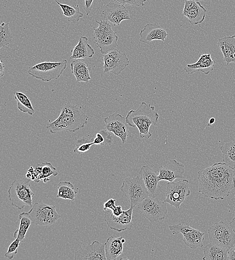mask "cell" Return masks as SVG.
<instances>
[{"label":"cell","instance_id":"cb8c5ba5","mask_svg":"<svg viewBox=\"0 0 235 260\" xmlns=\"http://www.w3.org/2000/svg\"><path fill=\"white\" fill-rule=\"evenodd\" d=\"M217 45L222 52L226 64L235 63V35L218 38Z\"/></svg>","mask_w":235,"mask_h":260},{"label":"cell","instance_id":"ba28073f","mask_svg":"<svg viewBox=\"0 0 235 260\" xmlns=\"http://www.w3.org/2000/svg\"><path fill=\"white\" fill-rule=\"evenodd\" d=\"M211 243L229 250L235 244V233L229 224L222 220L216 222L208 230Z\"/></svg>","mask_w":235,"mask_h":260},{"label":"cell","instance_id":"60d3db41","mask_svg":"<svg viewBox=\"0 0 235 260\" xmlns=\"http://www.w3.org/2000/svg\"><path fill=\"white\" fill-rule=\"evenodd\" d=\"M112 214L115 216H118L120 215L123 212V210L122 209V206L120 205L116 206V207L112 210Z\"/></svg>","mask_w":235,"mask_h":260},{"label":"cell","instance_id":"7bdbcfd3","mask_svg":"<svg viewBox=\"0 0 235 260\" xmlns=\"http://www.w3.org/2000/svg\"><path fill=\"white\" fill-rule=\"evenodd\" d=\"M5 66L3 64L2 61H0V78H2L4 75V68Z\"/></svg>","mask_w":235,"mask_h":260},{"label":"cell","instance_id":"ac0fdd59","mask_svg":"<svg viewBox=\"0 0 235 260\" xmlns=\"http://www.w3.org/2000/svg\"><path fill=\"white\" fill-rule=\"evenodd\" d=\"M184 172L183 164L175 160H171L165 165L159 167L158 180L159 182H173L175 179L183 178Z\"/></svg>","mask_w":235,"mask_h":260},{"label":"cell","instance_id":"484cf974","mask_svg":"<svg viewBox=\"0 0 235 260\" xmlns=\"http://www.w3.org/2000/svg\"><path fill=\"white\" fill-rule=\"evenodd\" d=\"M88 40L87 37L80 36L78 44L71 50L72 55L70 59L86 58L94 56V50L88 44Z\"/></svg>","mask_w":235,"mask_h":260},{"label":"cell","instance_id":"277c9868","mask_svg":"<svg viewBox=\"0 0 235 260\" xmlns=\"http://www.w3.org/2000/svg\"><path fill=\"white\" fill-rule=\"evenodd\" d=\"M31 180L26 176L21 180H14L8 192L12 206L20 210L25 206H32L34 193L31 189Z\"/></svg>","mask_w":235,"mask_h":260},{"label":"cell","instance_id":"d4e9b609","mask_svg":"<svg viewBox=\"0 0 235 260\" xmlns=\"http://www.w3.org/2000/svg\"><path fill=\"white\" fill-rule=\"evenodd\" d=\"M125 242L122 236H109L105 243V254L107 260H115L123 253V244Z\"/></svg>","mask_w":235,"mask_h":260},{"label":"cell","instance_id":"2e32d148","mask_svg":"<svg viewBox=\"0 0 235 260\" xmlns=\"http://www.w3.org/2000/svg\"><path fill=\"white\" fill-rule=\"evenodd\" d=\"M74 256L75 260H106L105 243L94 240L91 244H83Z\"/></svg>","mask_w":235,"mask_h":260},{"label":"cell","instance_id":"f6af8a7d","mask_svg":"<svg viewBox=\"0 0 235 260\" xmlns=\"http://www.w3.org/2000/svg\"><path fill=\"white\" fill-rule=\"evenodd\" d=\"M215 118H211L208 122L207 126H210L212 125L215 122Z\"/></svg>","mask_w":235,"mask_h":260},{"label":"cell","instance_id":"7dc6e473","mask_svg":"<svg viewBox=\"0 0 235 260\" xmlns=\"http://www.w3.org/2000/svg\"></svg>","mask_w":235,"mask_h":260},{"label":"cell","instance_id":"5b68a950","mask_svg":"<svg viewBox=\"0 0 235 260\" xmlns=\"http://www.w3.org/2000/svg\"><path fill=\"white\" fill-rule=\"evenodd\" d=\"M96 22L98 26L93 29L94 40L101 54H105L116 48L118 36L109 22L100 20Z\"/></svg>","mask_w":235,"mask_h":260},{"label":"cell","instance_id":"bcb514c9","mask_svg":"<svg viewBox=\"0 0 235 260\" xmlns=\"http://www.w3.org/2000/svg\"><path fill=\"white\" fill-rule=\"evenodd\" d=\"M182 0L185 1V0ZM195 0L198 1V0Z\"/></svg>","mask_w":235,"mask_h":260},{"label":"cell","instance_id":"e575fe53","mask_svg":"<svg viewBox=\"0 0 235 260\" xmlns=\"http://www.w3.org/2000/svg\"><path fill=\"white\" fill-rule=\"evenodd\" d=\"M9 22H3L0 26V48L9 44L13 40Z\"/></svg>","mask_w":235,"mask_h":260},{"label":"cell","instance_id":"f546056e","mask_svg":"<svg viewBox=\"0 0 235 260\" xmlns=\"http://www.w3.org/2000/svg\"><path fill=\"white\" fill-rule=\"evenodd\" d=\"M220 150L223 162L232 169L235 168V142L224 143Z\"/></svg>","mask_w":235,"mask_h":260},{"label":"cell","instance_id":"83f0119b","mask_svg":"<svg viewBox=\"0 0 235 260\" xmlns=\"http://www.w3.org/2000/svg\"><path fill=\"white\" fill-rule=\"evenodd\" d=\"M228 250L213 244H206L203 250V260H226L228 259Z\"/></svg>","mask_w":235,"mask_h":260},{"label":"cell","instance_id":"4fadbf2b","mask_svg":"<svg viewBox=\"0 0 235 260\" xmlns=\"http://www.w3.org/2000/svg\"><path fill=\"white\" fill-rule=\"evenodd\" d=\"M103 72L119 74L129 64L130 62L126 55L117 48L103 56Z\"/></svg>","mask_w":235,"mask_h":260},{"label":"cell","instance_id":"7c38bea8","mask_svg":"<svg viewBox=\"0 0 235 260\" xmlns=\"http://www.w3.org/2000/svg\"><path fill=\"white\" fill-rule=\"evenodd\" d=\"M168 228L173 234H181L183 241L188 247L196 249L203 246L204 233L191 227L187 223H178L169 225Z\"/></svg>","mask_w":235,"mask_h":260},{"label":"cell","instance_id":"9a60e30c","mask_svg":"<svg viewBox=\"0 0 235 260\" xmlns=\"http://www.w3.org/2000/svg\"><path fill=\"white\" fill-rule=\"evenodd\" d=\"M106 130L112 132L122 140V144L127 141L129 135L128 124L126 118L115 112L104 119Z\"/></svg>","mask_w":235,"mask_h":260},{"label":"cell","instance_id":"d590c367","mask_svg":"<svg viewBox=\"0 0 235 260\" xmlns=\"http://www.w3.org/2000/svg\"><path fill=\"white\" fill-rule=\"evenodd\" d=\"M92 145H93L92 142H90L87 138L81 137L76 142L74 152L78 154H82L88 151Z\"/></svg>","mask_w":235,"mask_h":260},{"label":"cell","instance_id":"d6a6232c","mask_svg":"<svg viewBox=\"0 0 235 260\" xmlns=\"http://www.w3.org/2000/svg\"><path fill=\"white\" fill-rule=\"evenodd\" d=\"M77 194V192L71 182L64 181L59 182L57 198L74 200Z\"/></svg>","mask_w":235,"mask_h":260},{"label":"cell","instance_id":"d6986e66","mask_svg":"<svg viewBox=\"0 0 235 260\" xmlns=\"http://www.w3.org/2000/svg\"><path fill=\"white\" fill-rule=\"evenodd\" d=\"M206 12L205 8L198 1H185L182 14L192 26L202 23L205 20Z\"/></svg>","mask_w":235,"mask_h":260},{"label":"cell","instance_id":"ee69618b","mask_svg":"<svg viewBox=\"0 0 235 260\" xmlns=\"http://www.w3.org/2000/svg\"><path fill=\"white\" fill-rule=\"evenodd\" d=\"M228 224L231 227L232 229L235 233V216L233 217L231 221Z\"/></svg>","mask_w":235,"mask_h":260},{"label":"cell","instance_id":"f1b7e54d","mask_svg":"<svg viewBox=\"0 0 235 260\" xmlns=\"http://www.w3.org/2000/svg\"><path fill=\"white\" fill-rule=\"evenodd\" d=\"M62 10L63 15L67 18L69 22L76 23L79 22L84 14L80 11L78 4L70 6L67 4L60 3L55 0Z\"/></svg>","mask_w":235,"mask_h":260},{"label":"cell","instance_id":"5bb4252c","mask_svg":"<svg viewBox=\"0 0 235 260\" xmlns=\"http://www.w3.org/2000/svg\"><path fill=\"white\" fill-rule=\"evenodd\" d=\"M133 208H130L118 216H114L110 210H105L104 220L108 226L118 232L131 230L133 226L132 213Z\"/></svg>","mask_w":235,"mask_h":260},{"label":"cell","instance_id":"3957f363","mask_svg":"<svg viewBox=\"0 0 235 260\" xmlns=\"http://www.w3.org/2000/svg\"><path fill=\"white\" fill-rule=\"evenodd\" d=\"M159 117L154 106L143 102L137 109L128 112L126 119L128 126L138 128L140 138H149L152 136L149 128L151 125L156 124Z\"/></svg>","mask_w":235,"mask_h":260},{"label":"cell","instance_id":"30bf717a","mask_svg":"<svg viewBox=\"0 0 235 260\" xmlns=\"http://www.w3.org/2000/svg\"><path fill=\"white\" fill-rule=\"evenodd\" d=\"M137 209L151 222L164 220L167 213L166 202L149 196L137 206Z\"/></svg>","mask_w":235,"mask_h":260},{"label":"cell","instance_id":"8992f818","mask_svg":"<svg viewBox=\"0 0 235 260\" xmlns=\"http://www.w3.org/2000/svg\"><path fill=\"white\" fill-rule=\"evenodd\" d=\"M67 60L52 62L45 61L30 67L28 74L33 78L43 81L57 80L67 68Z\"/></svg>","mask_w":235,"mask_h":260},{"label":"cell","instance_id":"b9f144b4","mask_svg":"<svg viewBox=\"0 0 235 260\" xmlns=\"http://www.w3.org/2000/svg\"><path fill=\"white\" fill-rule=\"evenodd\" d=\"M227 260H235V246H233L228 250Z\"/></svg>","mask_w":235,"mask_h":260},{"label":"cell","instance_id":"ab89813d","mask_svg":"<svg viewBox=\"0 0 235 260\" xmlns=\"http://www.w3.org/2000/svg\"><path fill=\"white\" fill-rule=\"evenodd\" d=\"M94 0H84L85 4L84 10L88 16L92 10L93 3Z\"/></svg>","mask_w":235,"mask_h":260},{"label":"cell","instance_id":"8d00e7d4","mask_svg":"<svg viewBox=\"0 0 235 260\" xmlns=\"http://www.w3.org/2000/svg\"><path fill=\"white\" fill-rule=\"evenodd\" d=\"M20 242L21 241L18 238H15V240L11 242L9 246L5 256L10 260L13 259L17 254Z\"/></svg>","mask_w":235,"mask_h":260},{"label":"cell","instance_id":"7a4b0ae2","mask_svg":"<svg viewBox=\"0 0 235 260\" xmlns=\"http://www.w3.org/2000/svg\"><path fill=\"white\" fill-rule=\"evenodd\" d=\"M88 118L81 106L67 102L62 107L58 118L47 124L46 128L53 134L62 131L75 132L84 127Z\"/></svg>","mask_w":235,"mask_h":260},{"label":"cell","instance_id":"4dcf8cb0","mask_svg":"<svg viewBox=\"0 0 235 260\" xmlns=\"http://www.w3.org/2000/svg\"><path fill=\"white\" fill-rule=\"evenodd\" d=\"M19 216L20 226L19 228L15 232L14 237L15 238H18L21 242H23L27 231L32 222L28 212H23L19 214Z\"/></svg>","mask_w":235,"mask_h":260},{"label":"cell","instance_id":"52a82bcc","mask_svg":"<svg viewBox=\"0 0 235 260\" xmlns=\"http://www.w3.org/2000/svg\"><path fill=\"white\" fill-rule=\"evenodd\" d=\"M120 190L128 199L130 206L133 208L149 196L144 182L139 174L133 178L127 177Z\"/></svg>","mask_w":235,"mask_h":260},{"label":"cell","instance_id":"6da1fadb","mask_svg":"<svg viewBox=\"0 0 235 260\" xmlns=\"http://www.w3.org/2000/svg\"><path fill=\"white\" fill-rule=\"evenodd\" d=\"M198 192L215 200H223L235 188V171L218 162L197 172Z\"/></svg>","mask_w":235,"mask_h":260},{"label":"cell","instance_id":"f35d334b","mask_svg":"<svg viewBox=\"0 0 235 260\" xmlns=\"http://www.w3.org/2000/svg\"><path fill=\"white\" fill-rule=\"evenodd\" d=\"M116 199L110 198L105 202L103 204V210H112L116 207L115 202Z\"/></svg>","mask_w":235,"mask_h":260},{"label":"cell","instance_id":"7402d4cb","mask_svg":"<svg viewBox=\"0 0 235 260\" xmlns=\"http://www.w3.org/2000/svg\"><path fill=\"white\" fill-rule=\"evenodd\" d=\"M215 64V61L212 59L210 54H204L199 55L198 60L195 63L187 64L184 70L189 74L197 72L208 74L213 70Z\"/></svg>","mask_w":235,"mask_h":260},{"label":"cell","instance_id":"1f68e13d","mask_svg":"<svg viewBox=\"0 0 235 260\" xmlns=\"http://www.w3.org/2000/svg\"><path fill=\"white\" fill-rule=\"evenodd\" d=\"M14 96L17 102L18 109L24 112L33 116L35 112L30 98L22 92H14Z\"/></svg>","mask_w":235,"mask_h":260},{"label":"cell","instance_id":"836d02e7","mask_svg":"<svg viewBox=\"0 0 235 260\" xmlns=\"http://www.w3.org/2000/svg\"><path fill=\"white\" fill-rule=\"evenodd\" d=\"M113 142V136L110 132L107 130H102L96 134L92 142L96 145L110 146Z\"/></svg>","mask_w":235,"mask_h":260},{"label":"cell","instance_id":"9c48e42d","mask_svg":"<svg viewBox=\"0 0 235 260\" xmlns=\"http://www.w3.org/2000/svg\"><path fill=\"white\" fill-rule=\"evenodd\" d=\"M28 213L32 224L38 226L53 224L61 218L54 206L42 202L34 204Z\"/></svg>","mask_w":235,"mask_h":260},{"label":"cell","instance_id":"e0dca14e","mask_svg":"<svg viewBox=\"0 0 235 260\" xmlns=\"http://www.w3.org/2000/svg\"><path fill=\"white\" fill-rule=\"evenodd\" d=\"M102 13L105 20L110 22L114 26H119L124 20L130 19L129 12L125 6L115 2L107 4Z\"/></svg>","mask_w":235,"mask_h":260},{"label":"cell","instance_id":"74e56055","mask_svg":"<svg viewBox=\"0 0 235 260\" xmlns=\"http://www.w3.org/2000/svg\"><path fill=\"white\" fill-rule=\"evenodd\" d=\"M114 2L124 6H143L147 0H113Z\"/></svg>","mask_w":235,"mask_h":260},{"label":"cell","instance_id":"603a6c76","mask_svg":"<svg viewBox=\"0 0 235 260\" xmlns=\"http://www.w3.org/2000/svg\"><path fill=\"white\" fill-rule=\"evenodd\" d=\"M28 172L31 174V180L36 182L43 180L44 183H46L50 180V176L52 175L56 176L58 174L52 164L47 162L41 164H38L35 168L31 166Z\"/></svg>","mask_w":235,"mask_h":260},{"label":"cell","instance_id":"ffe728a7","mask_svg":"<svg viewBox=\"0 0 235 260\" xmlns=\"http://www.w3.org/2000/svg\"><path fill=\"white\" fill-rule=\"evenodd\" d=\"M138 174L144 182L148 196L157 197L160 194L161 188L158 184L159 181L156 172L148 165H144L141 168Z\"/></svg>","mask_w":235,"mask_h":260},{"label":"cell","instance_id":"44dd1931","mask_svg":"<svg viewBox=\"0 0 235 260\" xmlns=\"http://www.w3.org/2000/svg\"><path fill=\"white\" fill-rule=\"evenodd\" d=\"M139 36L140 42L149 44L154 40L164 42L168 34L160 25L155 23H149L147 24L141 30Z\"/></svg>","mask_w":235,"mask_h":260},{"label":"cell","instance_id":"4316f807","mask_svg":"<svg viewBox=\"0 0 235 260\" xmlns=\"http://www.w3.org/2000/svg\"><path fill=\"white\" fill-rule=\"evenodd\" d=\"M70 66L71 72L74 75L77 82H89L91 78L90 75L91 68L88 66L87 62L76 60L71 62Z\"/></svg>","mask_w":235,"mask_h":260},{"label":"cell","instance_id":"8fae6325","mask_svg":"<svg viewBox=\"0 0 235 260\" xmlns=\"http://www.w3.org/2000/svg\"><path fill=\"white\" fill-rule=\"evenodd\" d=\"M190 194V190L188 180L168 182L166 186L165 198L164 202L178 209L186 198Z\"/></svg>","mask_w":235,"mask_h":260}]
</instances>
